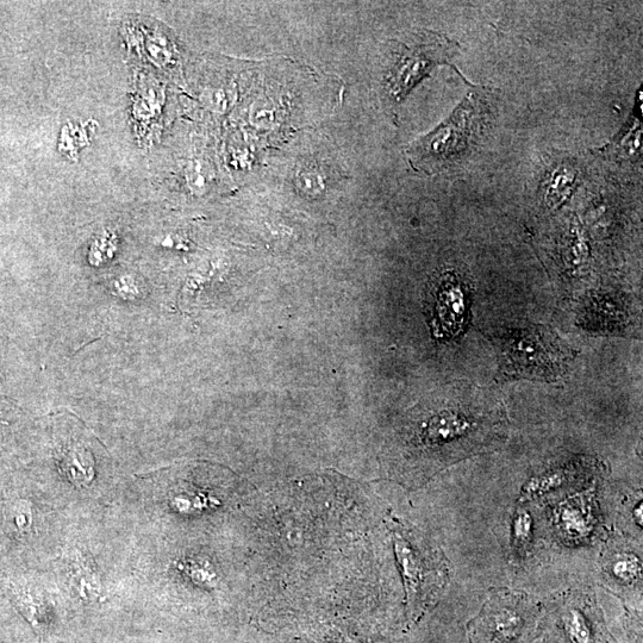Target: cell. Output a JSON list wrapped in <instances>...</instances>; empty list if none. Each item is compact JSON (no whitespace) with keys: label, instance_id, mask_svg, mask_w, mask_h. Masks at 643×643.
<instances>
[{"label":"cell","instance_id":"ba28073f","mask_svg":"<svg viewBox=\"0 0 643 643\" xmlns=\"http://www.w3.org/2000/svg\"><path fill=\"white\" fill-rule=\"evenodd\" d=\"M614 573L618 578L626 580L635 578L639 573L638 560L632 557L618 558L614 565Z\"/></svg>","mask_w":643,"mask_h":643},{"label":"cell","instance_id":"9c48e42d","mask_svg":"<svg viewBox=\"0 0 643 643\" xmlns=\"http://www.w3.org/2000/svg\"><path fill=\"white\" fill-rule=\"evenodd\" d=\"M530 521L527 513H520L515 523V541L517 547L526 546L530 535Z\"/></svg>","mask_w":643,"mask_h":643},{"label":"cell","instance_id":"5b68a950","mask_svg":"<svg viewBox=\"0 0 643 643\" xmlns=\"http://www.w3.org/2000/svg\"><path fill=\"white\" fill-rule=\"evenodd\" d=\"M579 168L571 159L555 161L543 176L540 198L546 209L560 208L572 196L578 185Z\"/></svg>","mask_w":643,"mask_h":643},{"label":"cell","instance_id":"7a4b0ae2","mask_svg":"<svg viewBox=\"0 0 643 643\" xmlns=\"http://www.w3.org/2000/svg\"><path fill=\"white\" fill-rule=\"evenodd\" d=\"M489 114L488 95L477 90L468 92L445 122L411 143L408 155L412 166L432 173L464 158L482 133Z\"/></svg>","mask_w":643,"mask_h":643},{"label":"cell","instance_id":"6da1fadb","mask_svg":"<svg viewBox=\"0 0 643 643\" xmlns=\"http://www.w3.org/2000/svg\"><path fill=\"white\" fill-rule=\"evenodd\" d=\"M497 349L498 380H534L557 383L563 380L576 352L559 334L546 326L498 330L492 336Z\"/></svg>","mask_w":643,"mask_h":643},{"label":"cell","instance_id":"8992f818","mask_svg":"<svg viewBox=\"0 0 643 643\" xmlns=\"http://www.w3.org/2000/svg\"><path fill=\"white\" fill-rule=\"evenodd\" d=\"M395 545L398 559L403 568L409 598L414 599V597L420 596L421 591H426L424 588L428 586V565L423 563L424 559L421 555L399 532H395Z\"/></svg>","mask_w":643,"mask_h":643},{"label":"cell","instance_id":"52a82bcc","mask_svg":"<svg viewBox=\"0 0 643 643\" xmlns=\"http://www.w3.org/2000/svg\"><path fill=\"white\" fill-rule=\"evenodd\" d=\"M299 185L304 187L305 191H314L321 190V187L324 186L323 176L317 168H312V166H307L304 170L299 173Z\"/></svg>","mask_w":643,"mask_h":643},{"label":"cell","instance_id":"277c9868","mask_svg":"<svg viewBox=\"0 0 643 643\" xmlns=\"http://www.w3.org/2000/svg\"><path fill=\"white\" fill-rule=\"evenodd\" d=\"M430 326L436 339L449 341L463 332L467 323L470 293L457 271H445L436 277L432 290Z\"/></svg>","mask_w":643,"mask_h":643},{"label":"cell","instance_id":"3957f363","mask_svg":"<svg viewBox=\"0 0 643 643\" xmlns=\"http://www.w3.org/2000/svg\"><path fill=\"white\" fill-rule=\"evenodd\" d=\"M459 45L445 36L429 35L414 47L402 46L387 77V90L395 102H401L436 66L448 64L458 54Z\"/></svg>","mask_w":643,"mask_h":643}]
</instances>
